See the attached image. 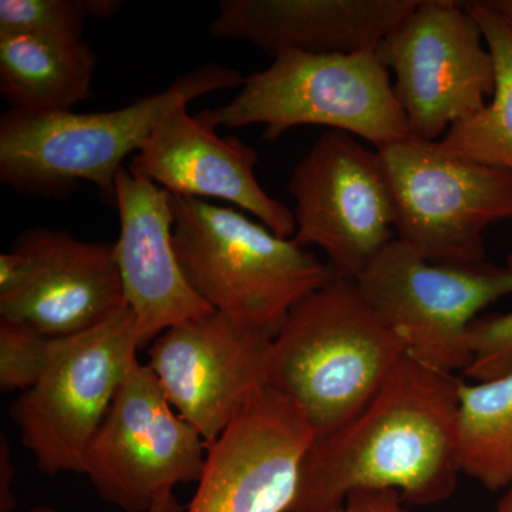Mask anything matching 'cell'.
Listing matches in <instances>:
<instances>
[{
	"label": "cell",
	"mask_w": 512,
	"mask_h": 512,
	"mask_svg": "<svg viewBox=\"0 0 512 512\" xmlns=\"http://www.w3.org/2000/svg\"><path fill=\"white\" fill-rule=\"evenodd\" d=\"M461 380L404 355L355 419L315 437L289 512H338L360 491L434 505L457 488Z\"/></svg>",
	"instance_id": "cell-1"
},
{
	"label": "cell",
	"mask_w": 512,
	"mask_h": 512,
	"mask_svg": "<svg viewBox=\"0 0 512 512\" xmlns=\"http://www.w3.org/2000/svg\"><path fill=\"white\" fill-rule=\"evenodd\" d=\"M244 79L238 70L207 63L163 92L117 110L29 114L9 109L0 117V181L36 197H63L90 183L114 207L123 161L143 148L165 114L205 94L242 86Z\"/></svg>",
	"instance_id": "cell-2"
},
{
	"label": "cell",
	"mask_w": 512,
	"mask_h": 512,
	"mask_svg": "<svg viewBox=\"0 0 512 512\" xmlns=\"http://www.w3.org/2000/svg\"><path fill=\"white\" fill-rule=\"evenodd\" d=\"M406 353L356 282L335 274L272 339L266 384L302 410L315 437L326 436L365 409Z\"/></svg>",
	"instance_id": "cell-3"
},
{
	"label": "cell",
	"mask_w": 512,
	"mask_h": 512,
	"mask_svg": "<svg viewBox=\"0 0 512 512\" xmlns=\"http://www.w3.org/2000/svg\"><path fill=\"white\" fill-rule=\"evenodd\" d=\"M171 205L174 251L188 284L239 323L276 336L289 312L335 275L238 208L173 194Z\"/></svg>",
	"instance_id": "cell-4"
},
{
	"label": "cell",
	"mask_w": 512,
	"mask_h": 512,
	"mask_svg": "<svg viewBox=\"0 0 512 512\" xmlns=\"http://www.w3.org/2000/svg\"><path fill=\"white\" fill-rule=\"evenodd\" d=\"M195 116L215 130L261 124L265 141L299 126L343 131L376 150L410 136L392 74L376 50L279 53L271 66L245 77L234 100Z\"/></svg>",
	"instance_id": "cell-5"
},
{
	"label": "cell",
	"mask_w": 512,
	"mask_h": 512,
	"mask_svg": "<svg viewBox=\"0 0 512 512\" xmlns=\"http://www.w3.org/2000/svg\"><path fill=\"white\" fill-rule=\"evenodd\" d=\"M128 306L96 328L56 339L49 366L10 407L23 446L47 476L83 474L87 451L138 362Z\"/></svg>",
	"instance_id": "cell-6"
},
{
	"label": "cell",
	"mask_w": 512,
	"mask_h": 512,
	"mask_svg": "<svg viewBox=\"0 0 512 512\" xmlns=\"http://www.w3.org/2000/svg\"><path fill=\"white\" fill-rule=\"evenodd\" d=\"M396 202V238L431 264L485 262L484 232L512 221V177L409 136L377 150Z\"/></svg>",
	"instance_id": "cell-7"
},
{
	"label": "cell",
	"mask_w": 512,
	"mask_h": 512,
	"mask_svg": "<svg viewBox=\"0 0 512 512\" xmlns=\"http://www.w3.org/2000/svg\"><path fill=\"white\" fill-rule=\"evenodd\" d=\"M355 282L406 343L407 355L453 375L470 365L471 323L491 303L512 296V255L504 265L431 264L396 238Z\"/></svg>",
	"instance_id": "cell-8"
},
{
	"label": "cell",
	"mask_w": 512,
	"mask_h": 512,
	"mask_svg": "<svg viewBox=\"0 0 512 512\" xmlns=\"http://www.w3.org/2000/svg\"><path fill=\"white\" fill-rule=\"evenodd\" d=\"M288 191L295 200L292 241L322 249L342 278L356 281L396 239V202L383 158L352 134L323 133L296 165Z\"/></svg>",
	"instance_id": "cell-9"
},
{
	"label": "cell",
	"mask_w": 512,
	"mask_h": 512,
	"mask_svg": "<svg viewBox=\"0 0 512 512\" xmlns=\"http://www.w3.org/2000/svg\"><path fill=\"white\" fill-rule=\"evenodd\" d=\"M376 52L393 73L410 136L439 141L493 97V56L464 2L420 0Z\"/></svg>",
	"instance_id": "cell-10"
},
{
	"label": "cell",
	"mask_w": 512,
	"mask_h": 512,
	"mask_svg": "<svg viewBox=\"0 0 512 512\" xmlns=\"http://www.w3.org/2000/svg\"><path fill=\"white\" fill-rule=\"evenodd\" d=\"M208 448L138 360L87 451L83 474L107 503L148 512L177 485L200 481Z\"/></svg>",
	"instance_id": "cell-11"
},
{
	"label": "cell",
	"mask_w": 512,
	"mask_h": 512,
	"mask_svg": "<svg viewBox=\"0 0 512 512\" xmlns=\"http://www.w3.org/2000/svg\"><path fill=\"white\" fill-rule=\"evenodd\" d=\"M274 338L212 311L161 333L150 343L147 366L171 406L211 446L268 383Z\"/></svg>",
	"instance_id": "cell-12"
},
{
	"label": "cell",
	"mask_w": 512,
	"mask_h": 512,
	"mask_svg": "<svg viewBox=\"0 0 512 512\" xmlns=\"http://www.w3.org/2000/svg\"><path fill=\"white\" fill-rule=\"evenodd\" d=\"M315 431L274 387L256 390L208 448L185 512H289Z\"/></svg>",
	"instance_id": "cell-13"
},
{
	"label": "cell",
	"mask_w": 512,
	"mask_h": 512,
	"mask_svg": "<svg viewBox=\"0 0 512 512\" xmlns=\"http://www.w3.org/2000/svg\"><path fill=\"white\" fill-rule=\"evenodd\" d=\"M12 248L25 259V278L0 296V318L60 339L96 328L127 305L111 242L35 228L20 234Z\"/></svg>",
	"instance_id": "cell-14"
},
{
	"label": "cell",
	"mask_w": 512,
	"mask_h": 512,
	"mask_svg": "<svg viewBox=\"0 0 512 512\" xmlns=\"http://www.w3.org/2000/svg\"><path fill=\"white\" fill-rule=\"evenodd\" d=\"M187 107L158 121L147 143L131 158L128 171L175 197L227 201L278 237L292 239L293 211L259 184L258 153L237 137L218 136L215 128L190 116Z\"/></svg>",
	"instance_id": "cell-15"
},
{
	"label": "cell",
	"mask_w": 512,
	"mask_h": 512,
	"mask_svg": "<svg viewBox=\"0 0 512 512\" xmlns=\"http://www.w3.org/2000/svg\"><path fill=\"white\" fill-rule=\"evenodd\" d=\"M114 207L120 220L117 265L140 348L165 330L214 311L188 284L175 255L170 192L123 167Z\"/></svg>",
	"instance_id": "cell-16"
},
{
	"label": "cell",
	"mask_w": 512,
	"mask_h": 512,
	"mask_svg": "<svg viewBox=\"0 0 512 512\" xmlns=\"http://www.w3.org/2000/svg\"><path fill=\"white\" fill-rule=\"evenodd\" d=\"M420 0H222L210 25L217 39L241 40L268 55L376 50Z\"/></svg>",
	"instance_id": "cell-17"
},
{
	"label": "cell",
	"mask_w": 512,
	"mask_h": 512,
	"mask_svg": "<svg viewBox=\"0 0 512 512\" xmlns=\"http://www.w3.org/2000/svg\"><path fill=\"white\" fill-rule=\"evenodd\" d=\"M96 69V53L83 37L0 33V93L12 110H72L92 97Z\"/></svg>",
	"instance_id": "cell-18"
},
{
	"label": "cell",
	"mask_w": 512,
	"mask_h": 512,
	"mask_svg": "<svg viewBox=\"0 0 512 512\" xmlns=\"http://www.w3.org/2000/svg\"><path fill=\"white\" fill-rule=\"evenodd\" d=\"M464 3L477 19L493 56L495 89L483 110L451 126L439 144L447 153L512 177V29L487 0Z\"/></svg>",
	"instance_id": "cell-19"
},
{
	"label": "cell",
	"mask_w": 512,
	"mask_h": 512,
	"mask_svg": "<svg viewBox=\"0 0 512 512\" xmlns=\"http://www.w3.org/2000/svg\"><path fill=\"white\" fill-rule=\"evenodd\" d=\"M457 463L490 491L512 484V372L488 382H461Z\"/></svg>",
	"instance_id": "cell-20"
},
{
	"label": "cell",
	"mask_w": 512,
	"mask_h": 512,
	"mask_svg": "<svg viewBox=\"0 0 512 512\" xmlns=\"http://www.w3.org/2000/svg\"><path fill=\"white\" fill-rule=\"evenodd\" d=\"M120 0H0V33L83 37L89 19H111Z\"/></svg>",
	"instance_id": "cell-21"
},
{
	"label": "cell",
	"mask_w": 512,
	"mask_h": 512,
	"mask_svg": "<svg viewBox=\"0 0 512 512\" xmlns=\"http://www.w3.org/2000/svg\"><path fill=\"white\" fill-rule=\"evenodd\" d=\"M56 339L43 335L25 323L0 318V389L26 392L43 376Z\"/></svg>",
	"instance_id": "cell-22"
},
{
	"label": "cell",
	"mask_w": 512,
	"mask_h": 512,
	"mask_svg": "<svg viewBox=\"0 0 512 512\" xmlns=\"http://www.w3.org/2000/svg\"><path fill=\"white\" fill-rule=\"evenodd\" d=\"M471 362L464 375L488 382L512 372V312L480 315L467 333Z\"/></svg>",
	"instance_id": "cell-23"
},
{
	"label": "cell",
	"mask_w": 512,
	"mask_h": 512,
	"mask_svg": "<svg viewBox=\"0 0 512 512\" xmlns=\"http://www.w3.org/2000/svg\"><path fill=\"white\" fill-rule=\"evenodd\" d=\"M26 264L15 249L0 255V296L15 291L25 278Z\"/></svg>",
	"instance_id": "cell-24"
},
{
	"label": "cell",
	"mask_w": 512,
	"mask_h": 512,
	"mask_svg": "<svg viewBox=\"0 0 512 512\" xmlns=\"http://www.w3.org/2000/svg\"><path fill=\"white\" fill-rule=\"evenodd\" d=\"M15 480V467L8 439L2 437L0 440V512H10L15 508L16 501L13 498L12 484Z\"/></svg>",
	"instance_id": "cell-25"
},
{
	"label": "cell",
	"mask_w": 512,
	"mask_h": 512,
	"mask_svg": "<svg viewBox=\"0 0 512 512\" xmlns=\"http://www.w3.org/2000/svg\"><path fill=\"white\" fill-rule=\"evenodd\" d=\"M28 512H59L57 510H53V508L47 507H37L33 508ZM148 512H185V507L183 504L178 501V498L175 497V494L168 495L165 497L163 501L154 505Z\"/></svg>",
	"instance_id": "cell-26"
},
{
	"label": "cell",
	"mask_w": 512,
	"mask_h": 512,
	"mask_svg": "<svg viewBox=\"0 0 512 512\" xmlns=\"http://www.w3.org/2000/svg\"><path fill=\"white\" fill-rule=\"evenodd\" d=\"M487 2L512 29V0H487Z\"/></svg>",
	"instance_id": "cell-27"
},
{
	"label": "cell",
	"mask_w": 512,
	"mask_h": 512,
	"mask_svg": "<svg viewBox=\"0 0 512 512\" xmlns=\"http://www.w3.org/2000/svg\"><path fill=\"white\" fill-rule=\"evenodd\" d=\"M493 512H512V484L504 490L503 497L495 505Z\"/></svg>",
	"instance_id": "cell-28"
},
{
	"label": "cell",
	"mask_w": 512,
	"mask_h": 512,
	"mask_svg": "<svg viewBox=\"0 0 512 512\" xmlns=\"http://www.w3.org/2000/svg\"><path fill=\"white\" fill-rule=\"evenodd\" d=\"M338 512H370V510L366 505L356 503V501H350V503L346 504L345 507Z\"/></svg>",
	"instance_id": "cell-29"
}]
</instances>
